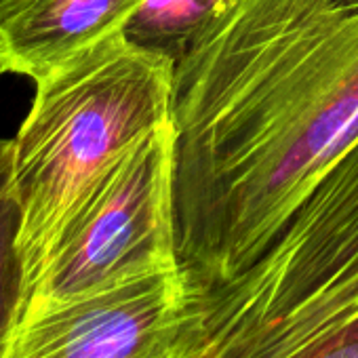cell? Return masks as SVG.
Wrapping results in <instances>:
<instances>
[{
    "label": "cell",
    "instance_id": "cell-1",
    "mask_svg": "<svg viewBox=\"0 0 358 358\" xmlns=\"http://www.w3.org/2000/svg\"><path fill=\"white\" fill-rule=\"evenodd\" d=\"M184 285L259 253L358 141V0H226L175 62Z\"/></svg>",
    "mask_w": 358,
    "mask_h": 358
},
{
    "label": "cell",
    "instance_id": "cell-2",
    "mask_svg": "<svg viewBox=\"0 0 358 358\" xmlns=\"http://www.w3.org/2000/svg\"><path fill=\"white\" fill-rule=\"evenodd\" d=\"M164 358H358V141L247 264L182 282Z\"/></svg>",
    "mask_w": 358,
    "mask_h": 358
},
{
    "label": "cell",
    "instance_id": "cell-3",
    "mask_svg": "<svg viewBox=\"0 0 358 358\" xmlns=\"http://www.w3.org/2000/svg\"><path fill=\"white\" fill-rule=\"evenodd\" d=\"M173 70V59L131 45L120 28L34 80L32 108L9 139L22 215L17 303L93 188L141 139L171 122Z\"/></svg>",
    "mask_w": 358,
    "mask_h": 358
},
{
    "label": "cell",
    "instance_id": "cell-4",
    "mask_svg": "<svg viewBox=\"0 0 358 358\" xmlns=\"http://www.w3.org/2000/svg\"><path fill=\"white\" fill-rule=\"evenodd\" d=\"M169 268H177L171 122L141 139L85 199L17 303L13 322Z\"/></svg>",
    "mask_w": 358,
    "mask_h": 358
},
{
    "label": "cell",
    "instance_id": "cell-5",
    "mask_svg": "<svg viewBox=\"0 0 358 358\" xmlns=\"http://www.w3.org/2000/svg\"><path fill=\"white\" fill-rule=\"evenodd\" d=\"M179 301V268L129 278L13 322L0 358H164Z\"/></svg>",
    "mask_w": 358,
    "mask_h": 358
},
{
    "label": "cell",
    "instance_id": "cell-6",
    "mask_svg": "<svg viewBox=\"0 0 358 358\" xmlns=\"http://www.w3.org/2000/svg\"><path fill=\"white\" fill-rule=\"evenodd\" d=\"M143 0H9L0 7V70L41 78L120 30Z\"/></svg>",
    "mask_w": 358,
    "mask_h": 358
},
{
    "label": "cell",
    "instance_id": "cell-7",
    "mask_svg": "<svg viewBox=\"0 0 358 358\" xmlns=\"http://www.w3.org/2000/svg\"><path fill=\"white\" fill-rule=\"evenodd\" d=\"M226 0H143L122 26L124 38L177 62Z\"/></svg>",
    "mask_w": 358,
    "mask_h": 358
},
{
    "label": "cell",
    "instance_id": "cell-8",
    "mask_svg": "<svg viewBox=\"0 0 358 358\" xmlns=\"http://www.w3.org/2000/svg\"><path fill=\"white\" fill-rule=\"evenodd\" d=\"M20 205L11 188V141L0 139V343L17 308L22 289V262L17 255Z\"/></svg>",
    "mask_w": 358,
    "mask_h": 358
},
{
    "label": "cell",
    "instance_id": "cell-9",
    "mask_svg": "<svg viewBox=\"0 0 358 358\" xmlns=\"http://www.w3.org/2000/svg\"><path fill=\"white\" fill-rule=\"evenodd\" d=\"M9 3V0H0V7H3V5H7Z\"/></svg>",
    "mask_w": 358,
    "mask_h": 358
}]
</instances>
